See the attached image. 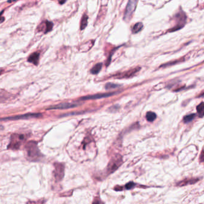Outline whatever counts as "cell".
<instances>
[{
  "label": "cell",
  "instance_id": "1",
  "mask_svg": "<svg viewBox=\"0 0 204 204\" xmlns=\"http://www.w3.org/2000/svg\"><path fill=\"white\" fill-rule=\"evenodd\" d=\"M26 157L30 161H38L43 157L38 147L37 143L35 141H29L25 146Z\"/></svg>",
  "mask_w": 204,
  "mask_h": 204
},
{
  "label": "cell",
  "instance_id": "21",
  "mask_svg": "<svg viewBox=\"0 0 204 204\" xmlns=\"http://www.w3.org/2000/svg\"><path fill=\"white\" fill-rule=\"evenodd\" d=\"M135 185L136 184L134 183H133V182H129V183H128V184H126L125 188L127 190H130V189H131V188H132L135 187Z\"/></svg>",
  "mask_w": 204,
  "mask_h": 204
},
{
  "label": "cell",
  "instance_id": "23",
  "mask_svg": "<svg viewBox=\"0 0 204 204\" xmlns=\"http://www.w3.org/2000/svg\"><path fill=\"white\" fill-rule=\"evenodd\" d=\"M44 204V201L42 200V201H38L37 202H29L28 204Z\"/></svg>",
  "mask_w": 204,
  "mask_h": 204
},
{
  "label": "cell",
  "instance_id": "8",
  "mask_svg": "<svg viewBox=\"0 0 204 204\" xmlns=\"http://www.w3.org/2000/svg\"><path fill=\"white\" fill-rule=\"evenodd\" d=\"M175 17H176L177 19H179V20H178L179 22H178V24H177V25L175 26V27L172 28L171 29L170 31V32H174V31H175L179 30L180 29L182 28L184 26L185 24H186V14H185L184 12H183L182 11H180L178 14H177V15H176Z\"/></svg>",
  "mask_w": 204,
  "mask_h": 204
},
{
  "label": "cell",
  "instance_id": "7",
  "mask_svg": "<svg viewBox=\"0 0 204 204\" xmlns=\"http://www.w3.org/2000/svg\"><path fill=\"white\" fill-rule=\"evenodd\" d=\"M55 170L53 171V175L56 181H61L64 177L65 166L61 163H55L54 164Z\"/></svg>",
  "mask_w": 204,
  "mask_h": 204
},
{
  "label": "cell",
  "instance_id": "2",
  "mask_svg": "<svg viewBox=\"0 0 204 204\" xmlns=\"http://www.w3.org/2000/svg\"><path fill=\"white\" fill-rule=\"evenodd\" d=\"M26 139L25 135L24 134H13L11 136L10 142L8 145V149L13 150H17L20 149L21 145L25 142Z\"/></svg>",
  "mask_w": 204,
  "mask_h": 204
},
{
  "label": "cell",
  "instance_id": "3",
  "mask_svg": "<svg viewBox=\"0 0 204 204\" xmlns=\"http://www.w3.org/2000/svg\"><path fill=\"white\" fill-rule=\"evenodd\" d=\"M42 117V114L38 113H29L25 114L17 115L15 116L4 118L0 119L1 121H10V120H25V119L38 118Z\"/></svg>",
  "mask_w": 204,
  "mask_h": 204
},
{
  "label": "cell",
  "instance_id": "11",
  "mask_svg": "<svg viewBox=\"0 0 204 204\" xmlns=\"http://www.w3.org/2000/svg\"><path fill=\"white\" fill-rule=\"evenodd\" d=\"M40 60V53L34 52L28 58V62L33 64L35 65H38Z\"/></svg>",
  "mask_w": 204,
  "mask_h": 204
},
{
  "label": "cell",
  "instance_id": "10",
  "mask_svg": "<svg viewBox=\"0 0 204 204\" xmlns=\"http://www.w3.org/2000/svg\"><path fill=\"white\" fill-rule=\"evenodd\" d=\"M141 68H139V67L131 69L129 70L128 71H126L125 73L118 74L117 75L118 78H129L133 76Z\"/></svg>",
  "mask_w": 204,
  "mask_h": 204
},
{
  "label": "cell",
  "instance_id": "25",
  "mask_svg": "<svg viewBox=\"0 0 204 204\" xmlns=\"http://www.w3.org/2000/svg\"><path fill=\"white\" fill-rule=\"evenodd\" d=\"M4 71L2 69H0V75L4 73Z\"/></svg>",
  "mask_w": 204,
  "mask_h": 204
},
{
  "label": "cell",
  "instance_id": "14",
  "mask_svg": "<svg viewBox=\"0 0 204 204\" xmlns=\"http://www.w3.org/2000/svg\"><path fill=\"white\" fill-rule=\"evenodd\" d=\"M143 28V24L141 22H138L132 27V32L134 34H136V33H139L142 29Z\"/></svg>",
  "mask_w": 204,
  "mask_h": 204
},
{
  "label": "cell",
  "instance_id": "20",
  "mask_svg": "<svg viewBox=\"0 0 204 204\" xmlns=\"http://www.w3.org/2000/svg\"><path fill=\"white\" fill-rule=\"evenodd\" d=\"M197 180H190L188 182H187L186 180H184V181H181V182H180L178 184H179V186H184V185H187V184H189V183H190V184H193L194 183L196 182Z\"/></svg>",
  "mask_w": 204,
  "mask_h": 204
},
{
  "label": "cell",
  "instance_id": "22",
  "mask_svg": "<svg viewBox=\"0 0 204 204\" xmlns=\"http://www.w3.org/2000/svg\"><path fill=\"white\" fill-rule=\"evenodd\" d=\"M102 204V202H101L100 199L98 197H96L94 200L93 204Z\"/></svg>",
  "mask_w": 204,
  "mask_h": 204
},
{
  "label": "cell",
  "instance_id": "24",
  "mask_svg": "<svg viewBox=\"0 0 204 204\" xmlns=\"http://www.w3.org/2000/svg\"><path fill=\"white\" fill-rule=\"evenodd\" d=\"M3 12H4V10H2L1 12H0V24L2 23L4 21V20H5L4 17L2 16V14L3 13Z\"/></svg>",
  "mask_w": 204,
  "mask_h": 204
},
{
  "label": "cell",
  "instance_id": "26",
  "mask_svg": "<svg viewBox=\"0 0 204 204\" xmlns=\"http://www.w3.org/2000/svg\"><path fill=\"white\" fill-rule=\"evenodd\" d=\"M66 1H60L59 2H60V4H64V3H65Z\"/></svg>",
  "mask_w": 204,
  "mask_h": 204
},
{
  "label": "cell",
  "instance_id": "19",
  "mask_svg": "<svg viewBox=\"0 0 204 204\" xmlns=\"http://www.w3.org/2000/svg\"><path fill=\"white\" fill-rule=\"evenodd\" d=\"M118 87H119V85L115 84V83H107L105 85V89L107 90H110V89H116Z\"/></svg>",
  "mask_w": 204,
  "mask_h": 204
},
{
  "label": "cell",
  "instance_id": "13",
  "mask_svg": "<svg viewBox=\"0 0 204 204\" xmlns=\"http://www.w3.org/2000/svg\"><path fill=\"white\" fill-rule=\"evenodd\" d=\"M102 63H98L96 64L93 68L91 69V73L93 74H98L100 71L102 69Z\"/></svg>",
  "mask_w": 204,
  "mask_h": 204
},
{
  "label": "cell",
  "instance_id": "5",
  "mask_svg": "<svg viewBox=\"0 0 204 204\" xmlns=\"http://www.w3.org/2000/svg\"><path fill=\"white\" fill-rule=\"evenodd\" d=\"M122 162H123L122 158L119 155L116 156L114 157H113V159L111 160L108 165L107 169V173L110 174L111 173L113 172L114 171L116 170L122 163Z\"/></svg>",
  "mask_w": 204,
  "mask_h": 204
},
{
  "label": "cell",
  "instance_id": "18",
  "mask_svg": "<svg viewBox=\"0 0 204 204\" xmlns=\"http://www.w3.org/2000/svg\"><path fill=\"white\" fill-rule=\"evenodd\" d=\"M196 114H188L187 116H184V118H183V120H184V122L186 123H189L190 122H192L194 118H195Z\"/></svg>",
  "mask_w": 204,
  "mask_h": 204
},
{
  "label": "cell",
  "instance_id": "16",
  "mask_svg": "<svg viewBox=\"0 0 204 204\" xmlns=\"http://www.w3.org/2000/svg\"><path fill=\"white\" fill-rule=\"evenodd\" d=\"M87 20H88V16L86 15H84L82 18L81 20V24H80V29L83 30L86 26L87 25Z\"/></svg>",
  "mask_w": 204,
  "mask_h": 204
},
{
  "label": "cell",
  "instance_id": "17",
  "mask_svg": "<svg viewBox=\"0 0 204 204\" xmlns=\"http://www.w3.org/2000/svg\"><path fill=\"white\" fill-rule=\"evenodd\" d=\"M146 119L149 122H153L156 119V114L152 111H149L146 114Z\"/></svg>",
  "mask_w": 204,
  "mask_h": 204
},
{
  "label": "cell",
  "instance_id": "6",
  "mask_svg": "<svg viewBox=\"0 0 204 204\" xmlns=\"http://www.w3.org/2000/svg\"><path fill=\"white\" fill-rule=\"evenodd\" d=\"M137 3H138L137 1H134V0L129 1L124 16V20L125 21L128 22L131 20V17L133 15V13L136 9Z\"/></svg>",
  "mask_w": 204,
  "mask_h": 204
},
{
  "label": "cell",
  "instance_id": "4",
  "mask_svg": "<svg viewBox=\"0 0 204 204\" xmlns=\"http://www.w3.org/2000/svg\"><path fill=\"white\" fill-rule=\"evenodd\" d=\"M81 102L79 101H73V102H61L55 105H52L48 108L47 110H64V109H69L78 107L81 105Z\"/></svg>",
  "mask_w": 204,
  "mask_h": 204
},
{
  "label": "cell",
  "instance_id": "12",
  "mask_svg": "<svg viewBox=\"0 0 204 204\" xmlns=\"http://www.w3.org/2000/svg\"><path fill=\"white\" fill-rule=\"evenodd\" d=\"M42 24V25H41L42 27L40 28L39 31H42L44 30V34H46L48 32L51 31V29L53 28V24L51 22H49V21H47V20H46L44 23V25L43 24Z\"/></svg>",
  "mask_w": 204,
  "mask_h": 204
},
{
  "label": "cell",
  "instance_id": "9",
  "mask_svg": "<svg viewBox=\"0 0 204 204\" xmlns=\"http://www.w3.org/2000/svg\"><path fill=\"white\" fill-rule=\"evenodd\" d=\"M115 94H116V92H109V93L95 94L92 95H87L80 98L79 100L80 101H86V100H98V99L110 97L113 95H114Z\"/></svg>",
  "mask_w": 204,
  "mask_h": 204
},
{
  "label": "cell",
  "instance_id": "15",
  "mask_svg": "<svg viewBox=\"0 0 204 204\" xmlns=\"http://www.w3.org/2000/svg\"><path fill=\"white\" fill-rule=\"evenodd\" d=\"M197 112L200 118H203L204 114V102H202L199 105H198L196 107Z\"/></svg>",
  "mask_w": 204,
  "mask_h": 204
}]
</instances>
